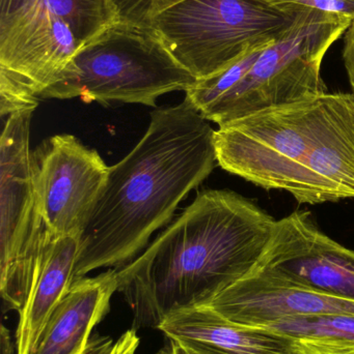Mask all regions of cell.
Here are the masks:
<instances>
[{
  "label": "cell",
  "mask_w": 354,
  "mask_h": 354,
  "mask_svg": "<svg viewBox=\"0 0 354 354\" xmlns=\"http://www.w3.org/2000/svg\"><path fill=\"white\" fill-rule=\"evenodd\" d=\"M39 100L26 87L0 72V114L2 118L24 108L37 107Z\"/></svg>",
  "instance_id": "ac0fdd59"
},
{
  "label": "cell",
  "mask_w": 354,
  "mask_h": 354,
  "mask_svg": "<svg viewBox=\"0 0 354 354\" xmlns=\"http://www.w3.org/2000/svg\"><path fill=\"white\" fill-rule=\"evenodd\" d=\"M353 20L311 10L288 35L268 46L249 72L202 115L218 127L249 114L328 93L321 64Z\"/></svg>",
  "instance_id": "8992f818"
},
{
  "label": "cell",
  "mask_w": 354,
  "mask_h": 354,
  "mask_svg": "<svg viewBox=\"0 0 354 354\" xmlns=\"http://www.w3.org/2000/svg\"><path fill=\"white\" fill-rule=\"evenodd\" d=\"M114 23L108 0H0V72L39 99Z\"/></svg>",
  "instance_id": "5b68a950"
},
{
  "label": "cell",
  "mask_w": 354,
  "mask_h": 354,
  "mask_svg": "<svg viewBox=\"0 0 354 354\" xmlns=\"http://www.w3.org/2000/svg\"><path fill=\"white\" fill-rule=\"evenodd\" d=\"M79 239L75 235H48L39 276L19 312L15 335L17 354L35 353L52 313L74 283Z\"/></svg>",
  "instance_id": "9a60e30c"
},
{
  "label": "cell",
  "mask_w": 354,
  "mask_h": 354,
  "mask_svg": "<svg viewBox=\"0 0 354 354\" xmlns=\"http://www.w3.org/2000/svg\"><path fill=\"white\" fill-rule=\"evenodd\" d=\"M139 345V338L136 330H127L114 343V346L108 354H135Z\"/></svg>",
  "instance_id": "44dd1931"
},
{
  "label": "cell",
  "mask_w": 354,
  "mask_h": 354,
  "mask_svg": "<svg viewBox=\"0 0 354 354\" xmlns=\"http://www.w3.org/2000/svg\"><path fill=\"white\" fill-rule=\"evenodd\" d=\"M37 107L6 116L0 139V293L3 312H20L39 276L48 232L29 147Z\"/></svg>",
  "instance_id": "52a82bcc"
},
{
  "label": "cell",
  "mask_w": 354,
  "mask_h": 354,
  "mask_svg": "<svg viewBox=\"0 0 354 354\" xmlns=\"http://www.w3.org/2000/svg\"><path fill=\"white\" fill-rule=\"evenodd\" d=\"M185 0H108L114 23L150 27L164 10Z\"/></svg>",
  "instance_id": "e0dca14e"
},
{
  "label": "cell",
  "mask_w": 354,
  "mask_h": 354,
  "mask_svg": "<svg viewBox=\"0 0 354 354\" xmlns=\"http://www.w3.org/2000/svg\"><path fill=\"white\" fill-rule=\"evenodd\" d=\"M157 354H177L175 353L174 349L172 348L170 344H168V346L163 347L161 351H159Z\"/></svg>",
  "instance_id": "cb8c5ba5"
},
{
  "label": "cell",
  "mask_w": 354,
  "mask_h": 354,
  "mask_svg": "<svg viewBox=\"0 0 354 354\" xmlns=\"http://www.w3.org/2000/svg\"><path fill=\"white\" fill-rule=\"evenodd\" d=\"M157 330L177 354H303L297 339L233 324L206 305L170 312Z\"/></svg>",
  "instance_id": "4fadbf2b"
},
{
  "label": "cell",
  "mask_w": 354,
  "mask_h": 354,
  "mask_svg": "<svg viewBox=\"0 0 354 354\" xmlns=\"http://www.w3.org/2000/svg\"><path fill=\"white\" fill-rule=\"evenodd\" d=\"M301 204L354 199V97L330 93L315 138L288 189Z\"/></svg>",
  "instance_id": "8fae6325"
},
{
  "label": "cell",
  "mask_w": 354,
  "mask_h": 354,
  "mask_svg": "<svg viewBox=\"0 0 354 354\" xmlns=\"http://www.w3.org/2000/svg\"><path fill=\"white\" fill-rule=\"evenodd\" d=\"M33 155L37 199L48 232L80 237L105 189L109 167L95 149L68 134L47 139Z\"/></svg>",
  "instance_id": "9c48e42d"
},
{
  "label": "cell",
  "mask_w": 354,
  "mask_h": 354,
  "mask_svg": "<svg viewBox=\"0 0 354 354\" xmlns=\"http://www.w3.org/2000/svg\"><path fill=\"white\" fill-rule=\"evenodd\" d=\"M299 349H301V353H303V354H324V353H314V351H306V349L301 348V346H299Z\"/></svg>",
  "instance_id": "d4e9b609"
},
{
  "label": "cell",
  "mask_w": 354,
  "mask_h": 354,
  "mask_svg": "<svg viewBox=\"0 0 354 354\" xmlns=\"http://www.w3.org/2000/svg\"><path fill=\"white\" fill-rule=\"evenodd\" d=\"M112 346H114V342L109 337L93 335L87 349L82 354H108Z\"/></svg>",
  "instance_id": "7402d4cb"
},
{
  "label": "cell",
  "mask_w": 354,
  "mask_h": 354,
  "mask_svg": "<svg viewBox=\"0 0 354 354\" xmlns=\"http://www.w3.org/2000/svg\"><path fill=\"white\" fill-rule=\"evenodd\" d=\"M259 328L297 339L303 348L324 354H354V315L290 318Z\"/></svg>",
  "instance_id": "2e32d148"
},
{
  "label": "cell",
  "mask_w": 354,
  "mask_h": 354,
  "mask_svg": "<svg viewBox=\"0 0 354 354\" xmlns=\"http://www.w3.org/2000/svg\"><path fill=\"white\" fill-rule=\"evenodd\" d=\"M118 289L116 268L75 280L52 313L33 354H82Z\"/></svg>",
  "instance_id": "5bb4252c"
},
{
  "label": "cell",
  "mask_w": 354,
  "mask_h": 354,
  "mask_svg": "<svg viewBox=\"0 0 354 354\" xmlns=\"http://www.w3.org/2000/svg\"><path fill=\"white\" fill-rule=\"evenodd\" d=\"M204 305L229 322L249 328L290 318L354 315V301L295 286L255 270Z\"/></svg>",
  "instance_id": "7c38bea8"
},
{
  "label": "cell",
  "mask_w": 354,
  "mask_h": 354,
  "mask_svg": "<svg viewBox=\"0 0 354 354\" xmlns=\"http://www.w3.org/2000/svg\"><path fill=\"white\" fill-rule=\"evenodd\" d=\"M276 221L229 189H205L135 259L118 270L134 330L204 305L259 263Z\"/></svg>",
  "instance_id": "6da1fadb"
},
{
  "label": "cell",
  "mask_w": 354,
  "mask_h": 354,
  "mask_svg": "<svg viewBox=\"0 0 354 354\" xmlns=\"http://www.w3.org/2000/svg\"><path fill=\"white\" fill-rule=\"evenodd\" d=\"M330 93L267 108L215 131L218 166L265 189L288 191L321 124Z\"/></svg>",
  "instance_id": "ba28073f"
},
{
  "label": "cell",
  "mask_w": 354,
  "mask_h": 354,
  "mask_svg": "<svg viewBox=\"0 0 354 354\" xmlns=\"http://www.w3.org/2000/svg\"><path fill=\"white\" fill-rule=\"evenodd\" d=\"M286 10H320L326 14L347 17L354 20V0H270Z\"/></svg>",
  "instance_id": "d6986e66"
},
{
  "label": "cell",
  "mask_w": 354,
  "mask_h": 354,
  "mask_svg": "<svg viewBox=\"0 0 354 354\" xmlns=\"http://www.w3.org/2000/svg\"><path fill=\"white\" fill-rule=\"evenodd\" d=\"M343 59H344L345 68L348 75L349 83H351L354 97V20L345 32Z\"/></svg>",
  "instance_id": "ffe728a7"
},
{
  "label": "cell",
  "mask_w": 354,
  "mask_h": 354,
  "mask_svg": "<svg viewBox=\"0 0 354 354\" xmlns=\"http://www.w3.org/2000/svg\"><path fill=\"white\" fill-rule=\"evenodd\" d=\"M197 82L153 29L114 23L77 52L62 78L39 99L155 107L158 97L186 93Z\"/></svg>",
  "instance_id": "3957f363"
},
{
  "label": "cell",
  "mask_w": 354,
  "mask_h": 354,
  "mask_svg": "<svg viewBox=\"0 0 354 354\" xmlns=\"http://www.w3.org/2000/svg\"><path fill=\"white\" fill-rule=\"evenodd\" d=\"M255 270L295 286L354 301V251L330 239L309 212L276 221Z\"/></svg>",
  "instance_id": "30bf717a"
},
{
  "label": "cell",
  "mask_w": 354,
  "mask_h": 354,
  "mask_svg": "<svg viewBox=\"0 0 354 354\" xmlns=\"http://www.w3.org/2000/svg\"><path fill=\"white\" fill-rule=\"evenodd\" d=\"M16 345L12 344L10 330L2 324L0 330V354H14Z\"/></svg>",
  "instance_id": "603a6c76"
},
{
  "label": "cell",
  "mask_w": 354,
  "mask_h": 354,
  "mask_svg": "<svg viewBox=\"0 0 354 354\" xmlns=\"http://www.w3.org/2000/svg\"><path fill=\"white\" fill-rule=\"evenodd\" d=\"M311 10H286L270 0H185L158 15L150 28L197 80L255 48L288 35Z\"/></svg>",
  "instance_id": "277c9868"
},
{
  "label": "cell",
  "mask_w": 354,
  "mask_h": 354,
  "mask_svg": "<svg viewBox=\"0 0 354 354\" xmlns=\"http://www.w3.org/2000/svg\"><path fill=\"white\" fill-rule=\"evenodd\" d=\"M215 130L187 100L151 113L136 147L109 167L79 239L75 280L122 268L168 224L180 202L218 165Z\"/></svg>",
  "instance_id": "7a4b0ae2"
}]
</instances>
